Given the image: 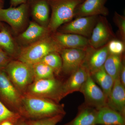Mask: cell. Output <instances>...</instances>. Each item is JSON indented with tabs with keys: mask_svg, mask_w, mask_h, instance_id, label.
<instances>
[{
	"mask_svg": "<svg viewBox=\"0 0 125 125\" xmlns=\"http://www.w3.org/2000/svg\"><path fill=\"white\" fill-rule=\"evenodd\" d=\"M107 106L125 116V89L119 75L114 80L111 92L107 99Z\"/></svg>",
	"mask_w": 125,
	"mask_h": 125,
	"instance_id": "obj_13",
	"label": "cell"
},
{
	"mask_svg": "<svg viewBox=\"0 0 125 125\" xmlns=\"http://www.w3.org/2000/svg\"><path fill=\"white\" fill-rule=\"evenodd\" d=\"M89 74L86 67L82 65L71 74L67 80L62 84L64 97L74 92H80Z\"/></svg>",
	"mask_w": 125,
	"mask_h": 125,
	"instance_id": "obj_15",
	"label": "cell"
},
{
	"mask_svg": "<svg viewBox=\"0 0 125 125\" xmlns=\"http://www.w3.org/2000/svg\"><path fill=\"white\" fill-rule=\"evenodd\" d=\"M62 84L61 81L55 78L34 80L24 94L48 99L59 103L64 98Z\"/></svg>",
	"mask_w": 125,
	"mask_h": 125,
	"instance_id": "obj_5",
	"label": "cell"
},
{
	"mask_svg": "<svg viewBox=\"0 0 125 125\" xmlns=\"http://www.w3.org/2000/svg\"><path fill=\"white\" fill-rule=\"evenodd\" d=\"M29 6L27 3L18 7H10L0 9V21L9 24L16 31H19L24 26L27 20Z\"/></svg>",
	"mask_w": 125,
	"mask_h": 125,
	"instance_id": "obj_7",
	"label": "cell"
},
{
	"mask_svg": "<svg viewBox=\"0 0 125 125\" xmlns=\"http://www.w3.org/2000/svg\"><path fill=\"white\" fill-rule=\"evenodd\" d=\"M31 11L37 23L47 28L49 21V6L47 0H33Z\"/></svg>",
	"mask_w": 125,
	"mask_h": 125,
	"instance_id": "obj_18",
	"label": "cell"
},
{
	"mask_svg": "<svg viewBox=\"0 0 125 125\" xmlns=\"http://www.w3.org/2000/svg\"><path fill=\"white\" fill-rule=\"evenodd\" d=\"M49 32L47 28L31 22L27 29L20 36V39L23 43L29 45L47 36Z\"/></svg>",
	"mask_w": 125,
	"mask_h": 125,
	"instance_id": "obj_20",
	"label": "cell"
},
{
	"mask_svg": "<svg viewBox=\"0 0 125 125\" xmlns=\"http://www.w3.org/2000/svg\"><path fill=\"white\" fill-rule=\"evenodd\" d=\"M34 80L55 78V73L51 67L42 62H39L32 65Z\"/></svg>",
	"mask_w": 125,
	"mask_h": 125,
	"instance_id": "obj_25",
	"label": "cell"
},
{
	"mask_svg": "<svg viewBox=\"0 0 125 125\" xmlns=\"http://www.w3.org/2000/svg\"><path fill=\"white\" fill-rule=\"evenodd\" d=\"M62 49L53 37L47 35L21 49L18 55V60L32 65L40 62L51 52L60 53Z\"/></svg>",
	"mask_w": 125,
	"mask_h": 125,
	"instance_id": "obj_2",
	"label": "cell"
},
{
	"mask_svg": "<svg viewBox=\"0 0 125 125\" xmlns=\"http://www.w3.org/2000/svg\"><path fill=\"white\" fill-rule=\"evenodd\" d=\"M64 116L57 115L51 117L25 121V122L27 125H56L62 120Z\"/></svg>",
	"mask_w": 125,
	"mask_h": 125,
	"instance_id": "obj_27",
	"label": "cell"
},
{
	"mask_svg": "<svg viewBox=\"0 0 125 125\" xmlns=\"http://www.w3.org/2000/svg\"><path fill=\"white\" fill-rule=\"evenodd\" d=\"M10 81L22 94L34 81L32 65L19 60L10 61L5 69Z\"/></svg>",
	"mask_w": 125,
	"mask_h": 125,
	"instance_id": "obj_4",
	"label": "cell"
},
{
	"mask_svg": "<svg viewBox=\"0 0 125 125\" xmlns=\"http://www.w3.org/2000/svg\"><path fill=\"white\" fill-rule=\"evenodd\" d=\"M0 48L11 55L15 54L16 52L14 39L9 31L4 27L0 31Z\"/></svg>",
	"mask_w": 125,
	"mask_h": 125,
	"instance_id": "obj_23",
	"label": "cell"
},
{
	"mask_svg": "<svg viewBox=\"0 0 125 125\" xmlns=\"http://www.w3.org/2000/svg\"><path fill=\"white\" fill-rule=\"evenodd\" d=\"M23 94L18 91L3 70H0V96L18 111Z\"/></svg>",
	"mask_w": 125,
	"mask_h": 125,
	"instance_id": "obj_10",
	"label": "cell"
},
{
	"mask_svg": "<svg viewBox=\"0 0 125 125\" xmlns=\"http://www.w3.org/2000/svg\"><path fill=\"white\" fill-rule=\"evenodd\" d=\"M94 82L101 87L107 99L113 87L114 80L105 71L103 67L91 75Z\"/></svg>",
	"mask_w": 125,
	"mask_h": 125,
	"instance_id": "obj_21",
	"label": "cell"
},
{
	"mask_svg": "<svg viewBox=\"0 0 125 125\" xmlns=\"http://www.w3.org/2000/svg\"><path fill=\"white\" fill-rule=\"evenodd\" d=\"M114 20L118 27L121 38L123 42L125 41V18L116 12L114 14Z\"/></svg>",
	"mask_w": 125,
	"mask_h": 125,
	"instance_id": "obj_29",
	"label": "cell"
},
{
	"mask_svg": "<svg viewBox=\"0 0 125 125\" xmlns=\"http://www.w3.org/2000/svg\"><path fill=\"white\" fill-rule=\"evenodd\" d=\"M60 53L62 60V71L70 76L83 65L87 50L62 48Z\"/></svg>",
	"mask_w": 125,
	"mask_h": 125,
	"instance_id": "obj_8",
	"label": "cell"
},
{
	"mask_svg": "<svg viewBox=\"0 0 125 125\" xmlns=\"http://www.w3.org/2000/svg\"><path fill=\"white\" fill-rule=\"evenodd\" d=\"M3 27V26H2V24H1V23L0 22V31L1 30V29H2V28Z\"/></svg>",
	"mask_w": 125,
	"mask_h": 125,
	"instance_id": "obj_36",
	"label": "cell"
},
{
	"mask_svg": "<svg viewBox=\"0 0 125 125\" xmlns=\"http://www.w3.org/2000/svg\"><path fill=\"white\" fill-rule=\"evenodd\" d=\"M40 62L51 67L56 75H59L62 71V60L59 52H51L44 57Z\"/></svg>",
	"mask_w": 125,
	"mask_h": 125,
	"instance_id": "obj_24",
	"label": "cell"
},
{
	"mask_svg": "<svg viewBox=\"0 0 125 125\" xmlns=\"http://www.w3.org/2000/svg\"><path fill=\"white\" fill-rule=\"evenodd\" d=\"M80 92L84 96L85 105L97 110L107 106L106 96L101 88L96 84L90 74Z\"/></svg>",
	"mask_w": 125,
	"mask_h": 125,
	"instance_id": "obj_6",
	"label": "cell"
},
{
	"mask_svg": "<svg viewBox=\"0 0 125 125\" xmlns=\"http://www.w3.org/2000/svg\"><path fill=\"white\" fill-rule=\"evenodd\" d=\"M52 10L47 28L54 32L61 25L71 21L75 10L84 0H47Z\"/></svg>",
	"mask_w": 125,
	"mask_h": 125,
	"instance_id": "obj_3",
	"label": "cell"
},
{
	"mask_svg": "<svg viewBox=\"0 0 125 125\" xmlns=\"http://www.w3.org/2000/svg\"><path fill=\"white\" fill-rule=\"evenodd\" d=\"M98 110L84 104L79 108L73 119L64 125H94Z\"/></svg>",
	"mask_w": 125,
	"mask_h": 125,
	"instance_id": "obj_19",
	"label": "cell"
},
{
	"mask_svg": "<svg viewBox=\"0 0 125 125\" xmlns=\"http://www.w3.org/2000/svg\"><path fill=\"white\" fill-rule=\"evenodd\" d=\"M62 48H74L87 50L89 46V39L84 36L69 33H58L53 37Z\"/></svg>",
	"mask_w": 125,
	"mask_h": 125,
	"instance_id": "obj_16",
	"label": "cell"
},
{
	"mask_svg": "<svg viewBox=\"0 0 125 125\" xmlns=\"http://www.w3.org/2000/svg\"><path fill=\"white\" fill-rule=\"evenodd\" d=\"M109 53L115 55H121L125 49L124 42L118 40H112L107 45Z\"/></svg>",
	"mask_w": 125,
	"mask_h": 125,
	"instance_id": "obj_28",
	"label": "cell"
},
{
	"mask_svg": "<svg viewBox=\"0 0 125 125\" xmlns=\"http://www.w3.org/2000/svg\"><path fill=\"white\" fill-rule=\"evenodd\" d=\"M64 105L54 101L29 95L23 94L18 109L21 115L38 119L62 115H65Z\"/></svg>",
	"mask_w": 125,
	"mask_h": 125,
	"instance_id": "obj_1",
	"label": "cell"
},
{
	"mask_svg": "<svg viewBox=\"0 0 125 125\" xmlns=\"http://www.w3.org/2000/svg\"><path fill=\"white\" fill-rule=\"evenodd\" d=\"M16 125H27L25 121H21L19 122V123H18Z\"/></svg>",
	"mask_w": 125,
	"mask_h": 125,
	"instance_id": "obj_35",
	"label": "cell"
},
{
	"mask_svg": "<svg viewBox=\"0 0 125 125\" xmlns=\"http://www.w3.org/2000/svg\"><path fill=\"white\" fill-rule=\"evenodd\" d=\"M10 61L9 55L2 49L0 48V70L5 69Z\"/></svg>",
	"mask_w": 125,
	"mask_h": 125,
	"instance_id": "obj_30",
	"label": "cell"
},
{
	"mask_svg": "<svg viewBox=\"0 0 125 125\" xmlns=\"http://www.w3.org/2000/svg\"><path fill=\"white\" fill-rule=\"evenodd\" d=\"M112 36L111 31L103 19H98L89 39V46L94 49L104 46Z\"/></svg>",
	"mask_w": 125,
	"mask_h": 125,
	"instance_id": "obj_12",
	"label": "cell"
},
{
	"mask_svg": "<svg viewBox=\"0 0 125 125\" xmlns=\"http://www.w3.org/2000/svg\"><path fill=\"white\" fill-rule=\"evenodd\" d=\"M97 16L78 17L64 25L61 31L63 33L74 34L90 37L98 20Z\"/></svg>",
	"mask_w": 125,
	"mask_h": 125,
	"instance_id": "obj_9",
	"label": "cell"
},
{
	"mask_svg": "<svg viewBox=\"0 0 125 125\" xmlns=\"http://www.w3.org/2000/svg\"><path fill=\"white\" fill-rule=\"evenodd\" d=\"M27 0H10V7H16L19 5L27 3Z\"/></svg>",
	"mask_w": 125,
	"mask_h": 125,
	"instance_id": "obj_32",
	"label": "cell"
},
{
	"mask_svg": "<svg viewBox=\"0 0 125 125\" xmlns=\"http://www.w3.org/2000/svg\"><path fill=\"white\" fill-rule=\"evenodd\" d=\"M92 48L87 49L86 57L83 64L90 75L103 67L110 54L107 45L98 49Z\"/></svg>",
	"mask_w": 125,
	"mask_h": 125,
	"instance_id": "obj_11",
	"label": "cell"
},
{
	"mask_svg": "<svg viewBox=\"0 0 125 125\" xmlns=\"http://www.w3.org/2000/svg\"><path fill=\"white\" fill-rule=\"evenodd\" d=\"M0 125H14L13 123L9 121H5L1 123Z\"/></svg>",
	"mask_w": 125,
	"mask_h": 125,
	"instance_id": "obj_33",
	"label": "cell"
},
{
	"mask_svg": "<svg viewBox=\"0 0 125 125\" xmlns=\"http://www.w3.org/2000/svg\"><path fill=\"white\" fill-rule=\"evenodd\" d=\"M20 117L21 115L19 113L10 111L0 101V123L5 121H10L14 123Z\"/></svg>",
	"mask_w": 125,
	"mask_h": 125,
	"instance_id": "obj_26",
	"label": "cell"
},
{
	"mask_svg": "<svg viewBox=\"0 0 125 125\" xmlns=\"http://www.w3.org/2000/svg\"><path fill=\"white\" fill-rule=\"evenodd\" d=\"M122 63L120 55L110 53L104 63V70L114 80L119 75Z\"/></svg>",
	"mask_w": 125,
	"mask_h": 125,
	"instance_id": "obj_22",
	"label": "cell"
},
{
	"mask_svg": "<svg viewBox=\"0 0 125 125\" xmlns=\"http://www.w3.org/2000/svg\"><path fill=\"white\" fill-rule=\"evenodd\" d=\"M4 5V0H0V9H3Z\"/></svg>",
	"mask_w": 125,
	"mask_h": 125,
	"instance_id": "obj_34",
	"label": "cell"
},
{
	"mask_svg": "<svg viewBox=\"0 0 125 125\" xmlns=\"http://www.w3.org/2000/svg\"><path fill=\"white\" fill-rule=\"evenodd\" d=\"M96 125H125V117L107 106L98 110Z\"/></svg>",
	"mask_w": 125,
	"mask_h": 125,
	"instance_id": "obj_17",
	"label": "cell"
},
{
	"mask_svg": "<svg viewBox=\"0 0 125 125\" xmlns=\"http://www.w3.org/2000/svg\"></svg>",
	"mask_w": 125,
	"mask_h": 125,
	"instance_id": "obj_37",
	"label": "cell"
},
{
	"mask_svg": "<svg viewBox=\"0 0 125 125\" xmlns=\"http://www.w3.org/2000/svg\"><path fill=\"white\" fill-rule=\"evenodd\" d=\"M119 76L121 83L125 87V65L122 63L120 69Z\"/></svg>",
	"mask_w": 125,
	"mask_h": 125,
	"instance_id": "obj_31",
	"label": "cell"
},
{
	"mask_svg": "<svg viewBox=\"0 0 125 125\" xmlns=\"http://www.w3.org/2000/svg\"><path fill=\"white\" fill-rule=\"evenodd\" d=\"M107 0H84L75 10L78 17L93 16H106L109 11L105 5Z\"/></svg>",
	"mask_w": 125,
	"mask_h": 125,
	"instance_id": "obj_14",
	"label": "cell"
}]
</instances>
